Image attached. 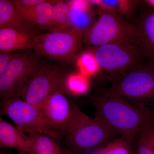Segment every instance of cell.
Here are the masks:
<instances>
[{
	"label": "cell",
	"mask_w": 154,
	"mask_h": 154,
	"mask_svg": "<svg viewBox=\"0 0 154 154\" xmlns=\"http://www.w3.org/2000/svg\"><path fill=\"white\" fill-rule=\"evenodd\" d=\"M83 35L69 27L35 35L32 49L38 56L58 61L73 60L81 51Z\"/></svg>",
	"instance_id": "cell-5"
},
{
	"label": "cell",
	"mask_w": 154,
	"mask_h": 154,
	"mask_svg": "<svg viewBox=\"0 0 154 154\" xmlns=\"http://www.w3.org/2000/svg\"><path fill=\"white\" fill-rule=\"evenodd\" d=\"M2 113L17 128L28 135L45 134L55 139L59 136L52 129L38 107L16 97L1 103Z\"/></svg>",
	"instance_id": "cell-7"
},
{
	"label": "cell",
	"mask_w": 154,
	"mask_h": 154,
	"mask_svg": "<svg viewBox=\"0 0 154 154\" xmlns=\"http://www.w3.org/2000/svg\"><path fill=\"white\" fill-rule=\"evenodd\" d=\"M100 69L108 72L128 70L137 66L143 56L134 44H110L96 47L94 52Z\"/></svg>",
	"instance_id": "cell-10"
},
{
	"label": "cell",
	"mask_w": 154,
	"mask_h": 154,
	"mask_svg": "<svg viewBox=\"0 0 154 154\" xmlns=\"http://www.w3.org/2000/svg\"><path fill=\"white\" fill-rule=\"evenodd\" d=\"M104 146H103L99 147L92 149L87 151L82 154H102Z\"/></svg>",
	"instance_id": "cell-25"
},
{
	"label": "cell",
	"mask_w": 154,
	"mask_h": 154,
	"mask_svg": "<svg viewBox=\"0 0 154 154\" xmlns=\"http://www.w3.org/2000/svg\"><path fill=\"white\" fill-rule=\"evenodd\" d=\"M32 139L30 154H63L56 139L45 134L29 135Z\"/></svg>",
	"instance_id": "cell-18"
},
{
	"label": "cell",
	"mask_w": 154,
	"mask_h": 154,
	"mask_svg": "<svg viewBox=\"0 0 154 154\" xmlns=\"http://www.w3.org/2000/svg\"><path fill=\"white\" fill-rule=\"evenodd\" d=\"M64 79L60 68L56 65H42L29 80L19 97L38 107L63 85Z\"/></svg>",
	"instance_id": "cell-9"
},
{
	"label": "cell",
	"mask_w": 154,
	"mask_h": 154,
	"mask_svg": "<svg viewBox=\"0 0 154 154\" xmlns=\"http://www.w3.org/2000/svg\"><path fill=\"white\" fill-rule=\"evenodd\" d=\"M19 154H27L25 153H24V152H19Z\"/></svg>",
	"instance_id": "cell-28"
},
{
	"label": "cell",
	"mask_w": 154,
	"mask_h": 154,
	"mask_svg": "<svg viewBox=\"0 0 154 154\" xmlns=\"http://www.w3.org/2000/svg\"><path fill=\"white\" fill-rule=\"evenodd\" d=\"M89 2L98 6L102 11L112 12L122 16L132 14L139 2L134 0H90Z\"/></svg>",
	"instance_id": "cell-17"
},
{
	"label": "cell",
	"mask_w": 154,
	"mask_h": 154,
	"mask_svg": "<svg viewBox=\"0 0 154 154\" xmlns=\"http://www.w3.org/2000/svg\"><path fill=\"white\" fill-rule=\"evenodd\" d=\"M3 28L31 32L32 28L22 19L15 1L0 0V29Z\"/></svg>",
	"instance_id": "cell-16"
},
{
	"label": "cell",
	"mask_w": 154,
	"mask_h": 154,
	"mask_svg": "<svg viewBox=\"0 0 154 154\" xmlns=\"http://www.w3.org/2000/svg\"><path fill=\"white\" fill-rule=\"evenodd\" d=\"M132 146L125 140L120 138L105 145L102 154H133Z\"/></svg>",
	"instance_id": "cell-23"
},
{
	"label": "cell",
	"mask_w": 154,
	"mask_h": 154,
	"mask_svg": "<svg viewBox=\"0 0 154 154\" xmlns=\"http://www.w3.org/2000/svg\"><path fill=\"white\" fill-rule=\"evenodd\" d=\"M69 12L68 3L60 1L53 5L50 31L61 30L70 27Z\"/></svg>",
	"instance_id": "cell-20"
},
{
	"label": "cell",
	"mask_w": 154,
	"mask_h": 154,
	"mask_svg": "<svg viewBox=\"0 0 154 154\" xmlns=\"http://www.w3.org/2000/svg\"><path fill=\"white\" fill-rule=\"evenodd\" d=\"M104 94L119 96L137 106L154 107V67L131 69Z\"/></svg>",
	"instance_id": "cell-3"
},
{
	"label": "cell",
	"mask_w": 154,
	"mask_h": 154,
	"mask_svg": "<svg viewBox=\"0 0 154 154\" xmlns=\"http://www.w3.org/2000/svg\"><path fill=\"white\" fill-rule=\"evenodd\" d=\"M63 154H75L68 149H63Z\"/></svg>",
	"instance_id": "cell-27"
},
{
	"label": "cell",
	"mask_w": 154,
	"mask_h": 154,
	"mask_svg": "<svg viewBox=\"0 0 154 154\" xmlns=\"http://www.w3.org/2000/svg\"><path fill=\"white\" fill-rule=\"evenodd\" d=\"M135 154H154V122L139 133Z\"/></svg>",
	"instance_id": "cell-21"
},
{
	"label": "cell",
	"mask_w": 154,
	"mask_h": 154,
	"mask_svg": "<svg viewBox=\"0 0 154 154\" xmlns=\"http://www.w3.org/2000/svg\"><path fill=\"white\" fill-rule=\"evenodd\" d=\"M16 54L13 52L0 53V75L2 74L5 70L9 63Z\"/></svg>",
	"instance_id": "cell-24"
},
{
	"label": "cell",
	"mask_w": 154,
	"mask_h": 154,
	"mask_svg": "<svg viewBox=\"0 0 154 154\" xmlns=\"http://www.w3.org/2000/svg\"><path fill=\"white\" fill-rule=\"evenodd\" d=\"M60 1L47 0L37 5L24 8H17L22 19L30 27L33 25L50 31L53 6Z\"/></svg>",
	"instance_id": "cell-15"
},
{
	"label": "cell",
	"mask_w": 154,
	"mask_h": 154,
	"mask_svg": "<svg viewBox=\"0 0 154 154\" xmlns=\"http://www.w3.org/2000/svg\"><path fill=\"white\" fill-rule=\"evenodd\" d=\"M0 146L1 147L17 149L19 152L30 154L32 139L29 135L1 118Z\"/></svg>",
	"instance_id": "cell-11"
},
{
	"label": "cell",
	"mask_w": 154,
	"mask_h": 154,
	"mask_svg": "<svg viewBox=\"0 0 154 154\" xmlns=\"http://www.w3.org/2000/svg\"><path fill=\"white\" fill-rule=\"evenodd\" d=\"M136 26L127 22L122 16L101 11L98 20L83 38L86 44L98 47L110 44L136 45Z\"/></svg>",
	"instance_id": "cell-4"
},
{
	"label": "cell",
	"mask_w": 154,
	"mask_h": 154,
	"mask_svg": "<svg viewBox=\"0 0 154 154\" xmlns=\"http://www.w3.org/2000/svg\"><path fill=\"white\" fill-rule=\"evenodd\" d=\"M43 117L60 138L65 136L74 119L75 104L65 95L64 84L54 92L38 107Z\"/></svg>",
	"instance_id": "cell-8"
},
{
	"label": "cell",
	"mask_w": 154,
	"mask_h": 154,
	"mask_svg": "<svg viewBox=\"0 0 154 154\" xmlns=\"http://www.w3.org/2000/svg\"><path fill=\"white\" fill-rule=\"evenodd\" d=\"M95 118L132 145L139 133L154 122L151 108L138 106L119 96L104 94L91 96Z\"/></svg>",
	"instance_id": "cell-1"
},
{
	"label": "cell",
	"mask_w": 154,
	"mask_h": 154,
	"mask_svg": "<svg viewBox=\"0 0 154 154\" xmlns=\"http://www.w3.org/2000/svg\"><path fill=\"white\" fill-rule=\"evenodd\" d=\"M136 26V45L143 56L154 63V8L145 12Z\"/></svg>",
	"instance_id": "cell-12"
},
{
	"label": "cell",
	"mask_w": 154,
	"mask_h": 154,
	"mask_svg": "<svg viewBox=\"0 0 154 154\" xmlns=\"http://www.w3.org/2000/svg\"><path fill=\"white\" fill-rule=\"evenodd\" d=\"M80 73L89 77L96 74L100 69L94 52H85L80 56L78 60Z\"/></svg>",
	"instance_id": "cell-22"
},
{
	"label": "cell",
	"mask_w": 154,
	"mask_h": 154,
	"mask_svg": "<svg viewBox=\"0 0 154 154\" xmlns=\"http://www.w3.org/2000/svg\"><path fill=\"white\" fill-rule=\"evenodd\" d=\"M69 23L70 27L84 35L92 26L94 16L93 6L89 1L74 0L68 2Z\"/></svg>",
	"instance_id": "cell-13"
},
{
	"label": "cell",
	"mask_w": 154,
	"mask_h": 154,
	"mask_svg": "<svg viewBox=\"0 0 154 154\" xmlns=\"http://www.w3.org/2000/svg\"><path fill=\"white\" fill-rule=\"evenodd\" d=\"M35 34L11 28L0 29V51L12 52L32 48Z\"/></svg>",
	"instance_id": "cell-14"
},
{
	"label": "cell",
	"mask_w": 154,
	"mask_h": 154,
	"mask_svg": "<svg viewBox=\"0 0 154 154\" xmlns=\"http://www.w3.org/2000/svg\"><path fill=\"white\" fill-rule=\"evenodd\" d=\"M36 53H16L5 70L0 75L2 102L19 97L29 80L42 66Z\"/></svg>",
	"instance_id": "cell-6"
},
{
	"label": "cell",
	"mask_w": 154,
	"mask_h": 154,
	"mask_svg": "<svg viewBox=\"0 0 154 154\" xmlns=\"http://www.w3.org/2000/svg\"><path fill=\"white\" fill-rule=\"evenodd\" d=\"M65 88L73 95L81 96L86 94L90 88L89 77L81 73L72 74L64 81Z\"/></svg>",
	"instance_id": "cell-19"
},
{
	"label": "cell",
	"mask_w": 154,
	"mask_h": 154,
	"mask_svg": "<svg viewBox=\"0 0 154 154\" xmlns=\"http://www.w3.org/2000/svg\"><path fill=\"white\" fill-rule=\"evenodd\" d=\"M145 2L150 6L152 7V8H154V0H146Z\"/></svg>",
	"instance_id": "cell-26"
},
{
	"label": "cell",
	"mask_w": 154,
	"mask_h": 154,
	"mask_svg": "<svg viewBox=\"0 0 154 154\" xmlns=\"http://www.w3.org/2000/svg\"><path fill=\"white\" fill-rule=\"evenodd\" d=\"M75 116L71 126L65 136L70 151L82 154L107 144L115 133L102 122L91 118L75 105Z\"/></svg>",
	"instance_id": "cell-2"
}]
</instances>
